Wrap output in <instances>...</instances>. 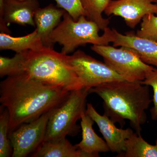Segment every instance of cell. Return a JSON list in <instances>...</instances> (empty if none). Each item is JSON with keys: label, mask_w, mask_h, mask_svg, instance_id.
I'll use <instances>...</instances> for the list:
<instances>
[{"label": "cell", "mask_w": 157, "mask_h": 157, "mask_svg": "<svg viewBox=\"0 0 157 157\" xmlns=\"http://www.w3.org/2000/svg\"><path fill=\"white\" fill-rule=\"evenodd\" d=\"M70 93L25 73L7 76L0 84V103L8 110L9 133L58 107Z\"/></svg>", "instance_id": "6da1fadb"}, {"label": "cell", "mask_w": 157, "mask_h": 157, "mask_svg": "<svg viewBox=\"0 0 157 157\" xmlns=\"http://www.w3.org/2000/svg\"><path fill=\"white\" fill-rule=\"evenodd\" d=\"M90 94H95L102 99L104 114L123 128L125 121L138 134L146 123L145 111L152 102L149 86L139 81L117 80L93 88Z\"/></svg>", "instance_id": "7a4b0ae2"}, {"label": "cell", "mask_w": 157, "mask_h": 157, "mask_svg": "<svg viewBox=\"0 0 157 157\" xmlns=\"http://www.w3.org/2000/svg\"><path fill=\"white\" fill-rule=\"evenodd\" d=\"M17 54L18 73H25L44 83L59 86L69 92L83 88L80 78L68 63L66 55L45 46L39 50Z\"/></svg>", "instance_id": "3957f363"}, {"label": "cell", "mask_w": 157, "mask_h": 157, "mask_svg": "<svg viewBox=\"0 0 157 157\" xmlns=\"http://www.w3.org/2000/svg\"><path fill=\"white\" fill-rule=\"evenodd\" d=\"M63 20L50 35L52 44L62 45L61 52L65 55L73 52L80 46L87 44L108 45L109 38L105 33L99 35L100 28L94 21L82 15L77 21L65 11Z\"/></svg>", "instance_id": "277c9868"}, {"label": "cell", "mask_w": 157, "mask_h": 157, "mask_svg": "<svg viewBox=\"0 0 157 157\" xmlns=\"http://www.w3.org/2000/svg\"><path fill=\"white\" fill-rule=\"evenodd\" d=\"M89 94L84 88L72 91L62 104L52 109L44 141L59 140L78 134L81 127L76 123L86 113Z\"/></svg>", "instance_id": "5b68a950"}, {"label": "cell", "mask_w": 157, "mask_h": 157, "mask_svg": "<svg viewBox=\"0 0 157 157\" xmlns=\"http://www.w3.org/2000/svg\"><path fill=\"white\" fill-rule=\"evenodd\" d=\"M91 48L103 57L104 63L128 81H143L155 68L144 63L128 47L117 48L113 45H93Z\"/></svg>", "instance_id": "8992f818"}, {"label": "cell", "mask_w": 157, "mask_h": 157, "mask_svg": "<svg viewBox=\"0 0 157 157\" xmlns=\"http://www.w3.org/2000/svg\"><path fill=\"white\" fill-rule=\"evenodd\" d=\"M67 61L82 82L83 88L90 89L117 80H125L109 65L87 55L81 50L71 55H66Z\"/></svg>", "instance_id": "52a82bcc"}, {"label": "cell", "mask_w": 157, "mask_h": 157, "mask_svg": "<svg viewBox=\"0 0 157 157\" xmlns=\"http://www.w3.org/2000/svg\"><path fill=\"white\" fill-rule=\"evenodd\" d=\"M52 110L36 119L21 125L9 134L12 157H26L34 152L45 139L48 120Z\"/></svg>", "instance_id": "ba28073f"}, {"label": "cell", "mask_w": 157, "mask_h": 157, "mask_svg": "<svg viewBox=\"0 0 157 157\" xmlns=\"http://www.w3.org/2000/svg\"><path fill=\"white\" fill-rule=\"evenodd\" d=\"M155 0H110L104 11L107 15L122 17L128 26L135 29L147 14L157 15Z\"/></svg>", "instance_id": "9c48e42d"}, {"label": "cell", "mask_w": 157, "mask_h": 157, "mask_svg": "<svg viewBox=\"0 0 157 157\" xmlns=\"http://www.w3.org/2000/svg\"><path fill=\"white\" fill-rule=\"evenodd\" d=\"M104 32L113 46L132 48L144 63L157 69V42L140 38L132 32L122 34L115 29H111L108 27Z\"/></svg>", "instance_id": "30bf717a"}, {"label": "cell", "mask_w": 157, "mask_h": 157, "mask_svg": "<svg viewBox=\"0 0 157 157\" xmlns=\"http://www.w3.org/2000/svg\"><path fill=\"white\" fill-rule=\"evenodd\" d=\"M86 113L98 125L110 151L118 155L123 152L125 150L126 140L131 137L134 131L130 128H118L108 117L99 114L90 103L87 104Z\"/></svg>", "instance_id": "8fae6325"}, {"label": "cell", "mask_w": 157, "mask_h": 157, "mask_svg": "<svg viewBox=\"0 0 157 157\" xmlns=\"http://www.w3.org/2000/svg\"><path fill=\"white\" fill-rule=\"evenodd\" d=\"M39 8L38 0H5L4 20L7 25L14 23L36 27L34 16Z\"/></svg>", "instance_id": "7c38bea8"}, {"label": "cell", "mask_w": 157, "mask_h": 157, "mask_svg": "<svg viewBox=\"0 0 157 157\" xmlns=\"http://www.w3.org/2000/svg\"><path fill=\"white\" fill-rule=\"evenodd\" d=\"M65 11L52 4L44 8H39L36 11L34 16L36 29L45 47L53 48L50 35L61 22Z\"/></svg>", "instance_id": "4fadbf2b"}, {"label": "cell", "mask_w": 157, "mask_h": 157, "mask_svg": "<svg viewBox=\"0 0 157 157\" xmlns=\"http://www.w3.org/2000/svg\"><path fill=\"white\" fill-rule=\"evenodd\" d=\"M80 120L82 139L79 143L76 144V146L91 157H99V153L110 151L105 140L94 132L93 126L95 122L92 119L85 113Z\"/></svg>", "instance_id": "5bb4252c"}, {"label": "cell", "mask_w": 157, "mask_h": 157, "mask_svg": "<svg viewBox=\"0 0 157 157\" xmlns=\"http://www.w3.org/2000/svg\"><path fill=\"white\" fill-rule=\"evenodd\" d=\"M33 157H91L66 138L44 141L31 155Z\"/></svg>", "instance_id": "9a60e30c"}, {"label": "cell", "mask_w": 157, "mask_h": 157, "mask_svg": "<svg viewBox=\"0 0 157 157\" xmlns=\"http://www.w3.org/2000/svg\"><path fill=\"white\" fill-rule=\"evenodd\" d=\"M45 47L36 30L28 35L21 37H13L9 34L1 32L0 49L10 50L16 53H22L29 50H37Z\"/></svg>", "instance_id": "2e32d148"}, {"label": "cell", "mask_w": 157, "mask_h": 157, "mask_svg": "<svg viewBox=\"0 0 157 157\" xmlns=\"http://www.w3.org/2000/svg\"><path fill=\"white\" fill-rule=\"evenodd\" d=\"M124 157H157V137L155 145L150 144L140 134L134 132L126 140L125 150L118 155Z\"/></svg>", "instance_id": "e0dca14e"}, {"label": "cell", "mask_w": 157, "mask_h": 157, "mask_svg": "<svg viewBox=\"0 0 157 157\" xmlns=\"http://www.w3.org/2000/svg\"><path fill=\"white\" fill-rule=\"evenodd\" d=\"M110 0H80L88 19L94 21L100 30L104 31L108 27L109 20L103 17V13Z\"/></svg>", "instance_id": "ac0fdd59"}, {"label": "cell", "mask_w": 157, "mask_h": 157, "mask_svg": "<svg viewBox=\"0 0 157 157\" xmlns=\"http://www.w3.org/2000/svg\"><path fill=\"white\" fill-rule=\"evenodd\" d=\"M9 118L8 110L1 106L0 114V157L12 155L10 140L9 138Z\"/></svg>", "instance_id": "d6986e66"}, {"label": "cell", "mask_w": 157, "mask_h": 157, "mask_svg": "<svg viewBox=\"0 0 157 157\" xmlns=\"http://www.w3.org/2000/svg\"><path fill=\"white\" fill-rule=\"evenodd\" d=\"M140 29L137 31V36L157 42V16L147 14L141 20Z\"/></svg>", "instance_id": "ffe728a7"}, {"label": "cell", "mask_w": 157, "mask_h": 157, "mask_svg": "<svg viewBox=\"0 0 157 157\" xmlns=\"http://www.w3.org/2000/svg\"><path fill=\"white\" fill-rule=\"evenodd\" d=\"M54 1L56 2L58 7L67 11L75 21H77L82 15L86 16L85 11L82 6L80 0Z\"/></svg>", "instance_id": "44dd1931"}, {"label": "cell", "mask_w": 157, "mask_h": 157, "mask_svg": "<svg viewBox=\"0 0 157 157\" xmlns=\"http://www.w3.org/2000/svg\"><path fill=\"white\" fill-rule=\"evenodd\" d=\"M19 57L16 53L12 58L0 56V76H11L18 73Z\"/></svg>", "instance_id": "7402d4cb"}, {"label": "cell", "mask_w": 157, "mask_h": 157, "mask_svg": "<svg viewBox=\"0 0 157 157\" xmlns=\"http://www.w3.org/2000/svg\"><path fill=\"white\" fill-rule=\"evenodd\" d=\"M142 84L151 86L153 91L152 102L153 106L150 109L152 119L157 121V69L155 68L147 75L145 79L140 82Z\"/></svg>", "instance_id": "603a6c76"}, {"label": "cell", "mask_w": 157, "mask_h": 157, "mask_svg": "<svg viewBox=\"0 0 157 157\" xmlns=\"http://www.w3.org/2000/svg\"><path fill=\"white\" fill-rule=\"evenodd\" d=\"M5 0H0V29L2 32L9 34L10 32L7 27L4 18V6Z\"/></svg>", "instance_id": "cb8c5ba5"}, {"label": "cell", "mask_w": 157, "mask_h": 157, "mask_svg": "<svg viewBox=\"0 0 157 157\" xmlns=\"http://www.w3.org/2000/svg\"><path fill=\"white\" fill-rule=\"evenodd\" d=\"M155 3H156V4H157V0H155Z\"/></svg>", "instance_id": "d4e9b609"}, {"label": "cell", "mask_w": 157, "mask_h": 157, "mask_svg": "<svg viewBox=\"0 0 157 157\" xmlns=\"http://www.w3.org/2000/svg\"><path fill=\"white\" fill-rule=\"evenodd\" d=\"M20 1H23V0H20Z\"/></svg>", "instance_id": "484cf974"}]
</instances>
